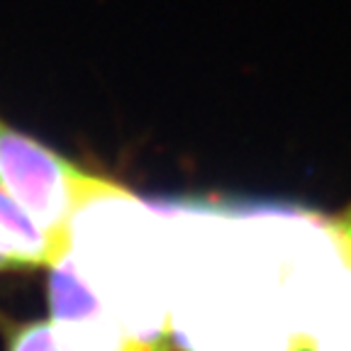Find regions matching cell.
Segmentation results:
<instances>
[{"label":"cell","instance_id":"52a82bcc","mask_svg":"<svg viewBox=\"0 0 351 351\" xmlns=\"http://www.w3.org/2000/svg\"><path fill=\"white\" fill-rule=\"evenodd\" d=\"M3 269H8V266H5V263H3V261H0V271H3Z\"/></svg>","mask_w":351,"mask_h":351},{"label":"cell","instance_id":"5b68a950","mask_svg":"<svg viewBox=\"0 0 351 351\" xmlns=\"http://www.w3.org/2000/svg\"><path fill=\"white\" fill-rule=\"evenodd\" d=\"M61 249L20 205L0 188V261L15 266H49Z\"/></svg>","mask_w":351,"mask_h":351},{"label":"cell","instance_id":"7a4b0ae2","mask_svg":"<svg viewBox=\"0 0 351 351\" xmlns=\"http://www.w3.org/2000/svg\"><path fill=\"white\" fill-rule=\"evenodd\" d=\"M64 252L127 337L171 349L169 232L159 205L81 173Z\"/></svg>","mask_w":351,"mask_h":351},{"label":"cell","instance_id":"8992f818","mask_svg":"<svg viewBox=\"0 0 351 351\" xmlns=\"http://www.w3.org/2000/svg\"><path fill=\"white\" fill-rule=\"evenodd\" d=\"M8 351H59L51 319L27 322L12 332Z\"/></svg>","mask_w":351,"mask_h":351},{"label":"cell","instance_id":"6da1fadb","mask_svg":"<svg viewBox=\"0 0 351 351\" xmlns=\"http://www.w3.org/2000/svg\"><path fill=\"white\" fill-rule=\"evenodd\" d=\"M159 208L169 232L176 344L183 351H307L339 258L332 219L293 208Z\"/></svg>","mask_w":351,"mask_h":351},{"label":"cell","instance_id":"277c9868","mask_svg":"<svg viewBox=\"0 0 351 351\" xmlns=\"http://www.w3.org/2000/svg\"><path fill=\"white\" fill-rule=\"evenodd\" d=\"M339 258L319 298L307 351H351V215L332 219Z\"/></svg>","mask_w":351,"mask_h":351},{"label":"cell","instance_id":"3957f363","mask_svg":"<svg viewBox=\"0 0 351 351\" xmlns=\"http://www.w3.org/2000/svg\"><path fill=\"white\" fill-rule=\"evenodd\" d=\"M83 171L32 137L0 122V188L64 252L66 225Z\"/></svg>","mask_w":351,"mask_h":351}]
</instances>
